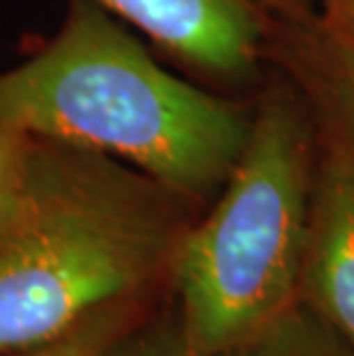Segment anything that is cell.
Here are the masks:
<instances>
[{"label": "cell", "mask_w": 354, "mask_h": 356, "mask_svg": "<svg viewBox=\"0 0 354 356\" xmlns=\"http://www.w3.org/2000/svg\"><path fill=\"white\" fill-rule=\"evenodd\" d=\"M301 283L315 313L354 352V152L338 149L320 172Z\"/></svg>", "instance_id": "5"}, {"label": "cell", "mask_w": 354, "mask_h": 356, "mask_svg": "<svg viewBox=\"0 0 354 356\" xmlns=\"http://www.w3.org/2000/svg\"><path fill=\"white\" fill-rule=\"evenodd\" d=\"M251 3H262V5H269V7H281V10H290V12H297V10H308L311 5H315V0H251Z\"/></svg>", "instance_id": "11"}, {"label": "cell", "mask_w": 354, "mask_h": 356, "mask_svg": "<svg viewBox=\"0 0 354 356\" xmlns=\"http://www.w3.org/2000/svg\"><path fill=\"white\" fill-rule=\"evenodd\" d=\"M348 3H350V7H352V10H354V0H348Z\"/></svg>", "instance_id": "12"}, {"label": "cell", "mask_w": 354, "mask_h": 356, "mask_svg": "<svg viewBox=\"0 0 354 356\" xmlns=\"http://www.w3.org/2000/svg\"><path fill=\"white\" fill-rule=\"evenodd\" d=\"M189 70L239 79L255 65L262 24L251 0H97Z\"/></svg>", "instance_id": "4"}, {"label": "cell", "mask_w": 354, "mask_h": 356, "mask_svg": "<svg viewBox=\"0 0 354 356\" xmlns=\"http://www.w3.org/2000/svg\"><path fill=\"white\" fill-rule=\"evenodd\" d=\"M184 202L120 159L33 136L0 214V354L136 304L170 271Z\"/></svg>", "instance_id": "1"}, {"label": "cell", "mask_w": 354, "mask_h": 356, "mask_svg": "<svg viewBox=\"0 0 354 356\" xmlns=\"http://www.w3.org/2000/svg\"><path fill=\"white\" fill-rule=\"evenodd\" d=\"M308 136L272 99L205 221L189 225L170 264L191 356H216L297 304L311 218Z\"/></svg>", "instance_id": "3"}, {"label": "cell", "mask_w": 354, "mask_h": 356, "mask_svg": "<svg viewBox=\"0 0 354 356\" xmlns=\"http://www.w3.org/2000/svg\"><path fill=\"white\" fill-rule=\"evenodd\" d=\"M216 356H354V352L313 308L295 304Z\"/></svg>", "instance_id": "6"}, {"label": "cell", "mask_w": 354, "mask_h": 356, "mask_svg": "<svg viewBox=\"0 0 354 356\" xmlns=\"http://www.w3.org/2000/svg\"><path fill=\"white\" fill-rule=\"evenodd\" d=\"M30 145H33L30 134L0 124V214L17 191Z\"/></svg>", "instance_id": "9"}, {"label": "cell", "mask_w": 354, "mask_h": 356, "mask_svg": "<svg viewBox=\"0 0 354 356\" xmlns=\"http://www.w3.org/2000/svg\"><path fill=\"white\" fill-rule=\"evenodd\" d=\"M354 40V37H352ZM345 90V106H348L350 120H352V129H354V47H352V56H350V65H348V76L343 83Z\"/></svg>", "instance_id": "10"}, {"label": "cell", "mask_w": 354, "mask_h": 356, "mask_svg": "<svg viewBox=\"0 0 354 356\" xmlns=\"http://www.w3.org/2000/svg\"><path fill=\"white\" fill-rule=\"evenodd\" d=\"M134 306H118L102 310L86 322H81L77 329H72L67 336L54 340L49 345L33 347L26 352L0 354V356H92L104 345H108L113 338H118L124 331L127 322L131 317Z\"/></svg>", "instance_id": "7"}, {"label": "cell", "mask_w": 354, "mask_h": 356, "mask_svg": "<svg viewBox=\"0 0 354 356\" xmlns=\"http://www.w3.org/2000/svg\"><path fill=\"white\" fill-rule=\"evenodd\" d=\"M0 124L134 165L186 202L212 198L251 120L172 76L97 0H67L58 33L0 72Z\"/></svg>", "instance_id": "2"}, {"label": "cell", "mask_w": 354, "mask_h": 356, "mask_svg": "<svg viewBox=\"0 0 354 356\" xmlns=\"http://www.w3.org/2000/svg\"><path fill=\"white\" fill-rule=\"evenodd\" d=\"M92 356H191L179 322L154 324L136 333H120Z\"/></svg>", "instance_id": "8"}]
</instances>
